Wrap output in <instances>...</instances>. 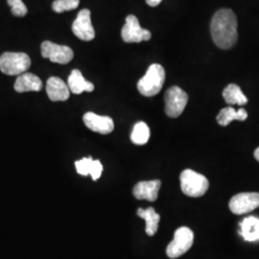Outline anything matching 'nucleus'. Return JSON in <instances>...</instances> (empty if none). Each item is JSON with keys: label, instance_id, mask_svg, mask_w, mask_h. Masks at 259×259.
<instances>
[{"label": "nucleus", "instance_id": "1", "mask_svg": "<svg viewBox=\"0 0 259 259\" xmlns=\"http://www.w3.org/2000/svg\"><path fill=\"white\" fill-rule=\"evenodd\" d=\"M213 41L221 49H230L237 41V18L231 9L219 10L211 20Z\"/></svg>", "mask_w": 259, "mask_h": 259}, {"label": "nucleus", "instance_id": "2", "mask_svg": "<svg viewBox=\"0 0 259 259\" xmlns=\"http://www.w3.org/2000/svg\"><path fill=\"white\" fill-rule=\"evenodd\" d=\"M165 82V70L162 65L153 64L149 66L146 74L138 83L139 93L146 97L157 95Z\"/></svg>", "mask_w": 259, "mask_h": 259}, {"label": "nucleus", "instance_id": "3", "mask_svg": "<svg viewBox=\"0 0 259 259\" xmlns=\"http://www.w3.org/2000/svg\"><path fill=\"white\" fill-rule=\"evenodd\" d=\"M181 188L182 191L188 197L198 198L205 194L209 187V183L207 179L197 173L191 169H186L182 172L181 177Z\"/></svg>", "mask_w": 259, "mask_h": 259}, {"label": "nucleus", "instance_id": "4", "mask_svg": "<svg viewBox=\"0 0 259 259\" xmlns=\"http://www.w3.org/2000/svg\"><path fill=\"white\" fill-rule=\"evenodd\" d=\"M31 66V59L26 53L5 52L0 56V70L4 74L14 76L25 73Z\"/></svg>", "mask_w": 259, "mask_h": 259}, {"label": "nucleus", "instance_id": "5", "mask_svg": "<svg viewBox=\"0 0 259 259\" xmlns=\"http://www.w3.org/2000/svg\"><path fill=\"white\" fill-rule=\"evenodd\" d=\"M193 242L194 233L189 228L182 227L178 229L174 234V239L167 246V256L172 259L182 256L191 249Z\"/></svg>", "mask_w": 259, "mask_h": 259}, {"label": "nucleus", "instance_id": "6", "mask_svg": "<svg viewBox=\"0 0 259 259\" xmlns=\"http://www.w3.org/2000/svg\"><path fill=\"white\" fill-rule=\"evenodd\" d=\"M164 102L165 113L169 117L177 118L185 111L188 102V95L181 88L174 85L167 90Z\"/></svg>", "mask_w": 259, "mask_h": 259}, {"label": "nucleus", "instance_id": "7", "mask_svg": "<svg viewBox=\"0 0 259 259\" xmlns=\"http://www.w3.org/2000/svg\"><path fill=\"white\" fill-rule=\"evenodd\" d=\"M121 37L125 42L138 44L150 40L152 34L147 29L140 26L139 19L136 16L130 15L126 18V23L121 30Z\"/></svg>", "mask_w": 259, "mask_h": 259}, {"label": "nucleus", "instance_id": "8", "mask_svg": "<svg viewBox=\"0 0 259 259\" xmlns=\"http://www.w3.org/2000/svg\"><path fill=\"white\" fill-rule=\"evenodd\" d=\"M41 56L49 59L52 63L66 65L74 58V52L70 47L60 46L52 41L46 40L41 44Z\"/></svg>", "mask_w": 259, "mask_h": 259}, {"label": "nucleus", "instance_id": "9", "mask_svg": "<svg viewBox=\"0 0 259 259\" xmlns=\"http://www.w3.org/2000/svg\"><path fill=\"white\" fill-rule=\"evenodd\" d=\"M259 207V193L244 192L235 195L230 201V209L236 215L250 213Z\"/></svg>", "mask_w": 259, "mask_h": 259}, {"label": "nucleus", "instance_id": "10", "mask_svg": "<svg viewBox=\"0 0 259 259\" xmlns=\"http://www.w3.org/2000/svg\"><path fill=\"white\" fill-rule=\"evenodd\" d=\"M72 32L76 37L82 40H93L95 37V31L92 23L90 10L83 9L79 12L72 24Z\"/></svg>", "mask_w": 259, "mask_h": 259}, {"label": "nucleus", "instance_id": "11", "mask_svg": "<svg viewBox=\"0 0 259 259\" xmlns=\"http://www.w3.org/2000/svg\"><path fill=\"white\" fill-rule=\"evenodd\" d=\"M83 121L89 129L101 135H109L114 129V123L111 117L101 116L94 112H87Z\"/></svg>", "mask_w": 259, "mask_h": 259}, {"label": "nucleus", "instance_id": "12", "mask_svg": "<svg viewBox=\"0 0 259 259\" xmlns=\"http://www.w3.org/2000/svg\"><path fill=\"white\" fill-rule=\"evenodd\" d=\"M161 186V182L158 180L139 182L135 185L133 189V194L138 200H147L150 202H155L158 196V191Z\"/></svg>", "mask_w": 259, "mask_h": 259}, {"label": "nucleus", "instance_id": "13", "mask_svg": "<svg viewBox=\"0 0 259 259\" xmlns=\"http://www.w3.org/2000/svg\"><path fill=\"white\" fill-rule=\"evenodd\" d=\"M47 93L51 101H66L70 96L68 85L58 77H51L47 80Z\"/></svg>", "mask_w": 259, "mask_h": 259}, {"label": "nucleus", "instance_id": "14", "mask_svg": "<svg viewBox=\"0 0 259 259\" xmlns=\"http://www.w3.org/2000/svg\"><path fill=\"white\" fill-rule=\"evenodd\" d=\"M77 173L82 176L91 175L93 181H97L103 172L102 163L100 160H93V157H83L75 162Z\"/></svg>", "mask_w": 259, "mask_h": 259}, {"label": "nucleus", "instance_id": "15", "mask_svg": "<svg viewBox=\"0 0 259 259\" xmlns=\"http://www.w3.org/2000/svg\"><path fill=\"white\" fill-rule=\"evenodd\" d=\"M14 89L17 93H19L39 92L42 89V82L37 75L25 72L19 75L16 80Z\"/></svg>", "mask_w": 259, "mask_h": 259}, {"label": "nucleus", "instance_id": "16", "mask_svg": "<svg viewBox=\"0 0 259 259\" xmlns=\"http://www.w3.org/2000/svg\"><path fill=\"white\" fill-rule=\"evenodd\" d=\"M67 85L70 93L74 94H81L83 92L92 93L94 91V84L92 82L87 81L83 78L82 72L78 69L71 71L67 80Z\"/></svg>", "mask_w": 259, "mask_h": 259}, {"label": "nucleus", "instance_id": "17", "mask_svg": "<svg viewBox=\"0 0 259 259\" xmlns=\"http://www.w3.org/2000/svg\"><path fill=\"white\" fill-rule=\"evenodd\" d=\"M241 235L246 241L259 240V218L250 216L241 222Z\"/></svg>", "mask_w": 259, "mask_h": 259}, {"label": "nucleus", "instance_id": "18", "mask_svg": "<svg viewBox=\"0 0 259 259\" xmlns=\"http://www.w3.org/2000/svg\"><path fill=\"white\" fill-rule=\"evenodd\" d=\"M247 118L248 112L245 109L240 108L236 111L232 107H227L221 110L219 114L217 115V122L219 123V125L225 127L228 126L233 120L245 121Z\"/></svg>", "mask_w": 259, "mask_h": 259}, {"label": "nucleus", "instance_id": "19", "mask_svg": "<svg viewBox=\"0 0 259 259\" xmlns=\"http://www.w3.org/2000/svg\"><path fill=\"white\" fill-rule=\"evenodd\" d=\"M138 216L144 219L146 222V233L149 236H153L156 234L158 229V224L160 220V216L156 212L154 207H148L147 209H138Z\"/></svg>", "mask_w": 259, "mask_h": 259}, {"label": "nucleus", "instance_id": "20", "mask_svg": "<svg viewBox=\"0 0 259 259\" xmlns=\"http://www.w3.org/2000/svg\"><path fill=\"white\" fill-rule=\"evenodd\" d=\"M223 97L225 101L229 105H238L244 106L248 103V98L241 91L240 88L235 84L231 83L229 84L223 92Z\"/></svg>", "mask_w": 259, "mask_h": 259}, {"label": "nucleus", "instance_id": "21", "mask_svg": "<svg viewBox=\"0 0 259 259\" xmlns=\"http://www.w3.org/2000/svg\"><path fill=\"white\" fill-rule=\"evenodd\" d=\"M150 139V129L145 122H138L131 134V140L137 145H144Z\"/></svg>", "mask_w": 259, "mask_h": 259}, {"label": "nucleus", "instance_id": "22", "mask_svg": "<svg viewBox=\"0 0 259 259\" xmlns=\"http://www.w3.org/2000/svg\"><path fill=\"white\" fill-rule=\"evenodd\" d=\"M80 0H55L52 3V9L56 13H64L78 8Z\"/></svg>", "mask_w": 259, "mask_h": 259}, {"label": "nucleus", "instance_id": "23", "mask_svg": "<svg viewBox=\"0 0 259 259\" xmlns=\"http://www.w3.org/2000/svg\"><path fill=\"white\" fill-rule=\"evenodd\" d=\"M7 3L11 8L12 14L16 17H24L28 13L26 5L22 0H7Z\"/></svg>", "mask_w": 259, "mask_h": 259}, {"label": "nucleus", "instance_id": "24", "mask_svg": "<svg viewBox=\"0 0 259 259\" xmlns=\"http://www.w3.org/2000/svg\"><path fill=\"white\" fill-rule=\"evenodd\" d=\"M162 0H146V3L151 7H157Z\"/></svg>", "mask_w": 259, "mask_h": 259}, {"label": "nucleus", "instance_id": "25", "mask_svg": "<svg viewBox=\"0 0 259 259\" xmlns=\"http://www.w3.org/2000/svg\"><path fill=\"white\" fill-rule=\"evenodd\" d=\"M254 157L257 161H259V147L254 151Z\"/></svg>", "mask_w": 259, "mask_h": 259}]
</instances>
